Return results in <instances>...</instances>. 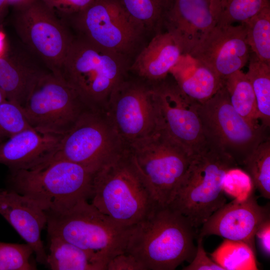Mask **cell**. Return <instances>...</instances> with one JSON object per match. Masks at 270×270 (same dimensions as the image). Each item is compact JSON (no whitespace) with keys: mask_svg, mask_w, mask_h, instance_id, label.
<instances>
[{"mask_svg":"<svg viewBox=\"0 0 270 270\" xmlns=\"http://www.w3.org/2000/svg\"><path fill=\"white\" fill-rule=\"evenodd\" d=\"M198 234L188 219L170 205L158 206L132 227L126 252L146 270H174L193 259Z\"/></svg>","mask_w":270,"mask_h":270,"instance_id":"6da1fadb","label":"cell"},{"mask_svg":"<svg viewBox=\"0 0 270 270\" xmlns=\"http://www.w3.org/2000/svg\"><path fill=\"white\" fill-rule=\"evenodd\" d=\"M90 199L102 213L128 228L144 220L159 206L128 146L94 174Z\"/></svg>","mask_w":270,"mask_h":270,"instance_id":"7a4b0ae2","label":"cell"},{"mask_svg":"<svg viewBox=\"0 0 270 270\" xmlns=\"http://www.w3.org/2000/svg\"><path fill=\"white\" fill-rule=\"evenodd\" d=\"M126 72L122 54L82 37L72 39L57 75L74 90L88 108L104 111L110 95L124 80Z\"/></svg>","mask_w":270,"mask_h":270,"instance_id":"3957f363","label":"cell"},{"mask_svg":"<svg viewBox=\"0 0 270 270\" xmlns=\"http://www.w3.org/2000/svg\"><path fill=\"white\" fill-rule=\"evenodd\" d=\"M94 173L76 162L53 160L32 170L10 172L6 189L22 194L46 212H61L90 198Z\"/></svg>","mask_w":270,"mask_h":270,"instance_id":"277c9868","label":"cell"},{"mask_svg":"<svg viewBox=\"0 0 270 270\" xmlns=\"http://www.w3.org/2000/svg\"><path fill=\"white\" fill-rule=\"evenodd\" d=\"M238 164L228 154L207 141L192 154L187 170L170 206L186 216L197 229L226 202L223 181Z\"/></svg>","mask_w":270,"mask_h":270,"instance_id":"5b68a950","label":"cell"},{"mask_svg":"<svg viewBox=\"0 0 270 270\" xmlns=\"http://www.w3.org/2000/svg\"><path fill=\"white\" fill-rule=\"evenodd\" d=\"M46 214L49 236L59 237L94 254L107 264L126 252L132 227L118 224L87 200H80L64 212Z\"/></svg>","mask_w":270,"mask_h":270,"instance_id":"8992f818","label":"cell"},{"mask_svg":"<svg viewBox=\"0 0 270 270\" xmlns=\"http://www.w3.org/2000/svg\"><path fill=\"white\" fill-rule=\"evenodd\" d=\"M128 146L158 205H170L192 155L160 126Z\"/></svg>","mask_w":270,"mask_h":270,"instance_id":"52a82bcc","label":"cell"},{"mask_svg":"<svg viewBox=\"0 0 270 270\" xmlns=\"http://www.w3.org/2000/svg\"><path fill=\"white\" fill-rule=\"evenodd\" d=\"M197 111L206 141L230 155L238 164L269 138L268 128L253 124L240 115L230 104L224 84L208 100L198 104Z\"/></svg>","mask_w":270,"mask_h":270,"instance_id":"ba28073f","label":"cell"},{"mask_svg":"<svg viewBox=\"0 0 270 270\" xmlns=\"http://www.w3.org/2000/svg\"><path fill=\"white\" fill-rule=\"evenodd\" d=\"M127 147L104 112L88 108L63 136L50 161H70L94 174L116 159Z\"/></svg>","mask_w":270,"mask_h":270,"instance_id":"9c48e42d","label":"cell"},{"mask_svg":"<svg viewBox=\"0 0 270 270\" xmlns=\"http://www.w3.org/2000/svg\"><path fill=\"white\" fill-rule=\"evenodd\" d=\"M22 108L35 130L62 136L88 109L74 90L50 71L38 78Z\"/></svg>","mask_w":270,"mask_h":270,"instance_id":"30bf717a","label":"cell"},{"mask_svg":"<svg viewBox=\"0 0 270 270\" xmlns=\"http://www.w3.org/2000/svg\"><path fill=\"white\" fill-rule=\"evenodd\" d=\"M15 10L18 35L57 75L73 39L63 22L41 0H32Z\"/></svg>","mask_w":270,"mask_h":270,"instance_id":"8fae6325","label":"cell"},{"mask_svg":"<svg viewBox=\"0 0 270 270\" xmlns=\"http://www.w3.org/2000/svg\"><path fill=\"white\" fill-rule=\"evenodd\" d=\"M104 112L127 146L158 127L152 87L139 83L123 80L110 95Z\"/></svg>","mask_w":270,"mask_h":270,"instance_id":"7c38bea8","label":"cell"},{"mask_svg":"<svg viewBox=\"0 0 270 270\" xmlns=\"http://www.w3.org/2000/svg\"><path fill=\"white\" fill-rule=\"evenodd\" d=\"M76 24L84 38L122 54L131 50L143 30L119 0H94L76 14Z\"/></svg>","mask_w":270,"mask_h":270,"instance_id":"4fadbf2b","label":"cell"},{"mask_svg":"<svg viewBox=\"0 0 270 270\" xmlns=\"http://www.w3.org/2000/svg\"><path fill=\"white\" fill-rule=\"evenodd\" d=\"M166 78L152 86L158 126L192 155L206 142L198 103L184 95L174 80L170 82Z\"/></svg>","mask_w":270,"mask_h":270,"instance_id":"5bb4252c","label":"cell"},{"mask_svg":"<svg viewBox=\"0 0 270 270\" xmlns=\"http://www.w3.org/2000/svg\"><path fill=\"white\" fill-rule=\"evenodd\" d=\"M251 50L243 23L216 25L188 54L212 69L222 80L241 70Z\"/></svg>","mask_w":270,"mask_h":270,"instance_id":"9a60e30c","label":"cell"},{"mask_svg":"<svg viewBox=\"0 0 270 270\" xmlns=\"http://www.w3.org/2000/svg\"><path fill=\"white\" fill-rule=\"evenodd\" d=\"M254 192L245 198H234L214 212L201 226L198 236L215 235L242 241L255 251L256 233L270 219V211L268 205L258 204Z\"/></svg>","mask_w":270,"mask_h":270,"instance_id":"2e32d148","label":"cell"},{"mask_svg":"<svg viewBox=\"0 0 270 270\" xmlns=\"http://www.w3.org/2000/svg\"><path fill=\"white\" fill-rule=\"evenodd\" d=\"M62 137L34 128L24 130L0 142V164L10 172L40 168L53 158Z\"/></svg>","mask_w":270,"mask_h":270,"instance_id":"e0dca14e","label":"cell"},{"mask_svg":"<svg viewBox=\"0 0 270 270\" xmlns=\"http://www.w3.org/2000/svg\"><path fill=\"white\" fill-rule=\"evenodd\" d=\"M216 25L212 0H174L164 26L188 54Z\"/></svg>","mask_w":270,"mask_h":270,"instance_id":"ac0fdd59","label":"cell"},{"mask_svg":"<svg viewBox=\"0 0 270 270\" xmlns=\"http://www.w3.org/2000/svg\"><path fill=\"white\" fill-rule=\"evenodd\" d=\"M0 214L32 247L36 262L46 265L48 254L41 238V232L46 224L45 212L26 196L2 188Z\"/></svg>","mask_w":270,"mask_h":270,"instance_id":"d6986e66","label":"cell"},{"mask_svg":"<svg viewBox=\"0 0 270 270\" xmlns=\"http://www.w3.org/2000/svg\"><path fill=\"white\" fill-rule=\"evenodd\" d=\"M182 54L181 48L174 36L166 31L160 32L138 54L130 70L156 83L166 78Z\"/></svg>","mask_w":270,"mask_h":270,"instance_id":"ffe728a7","label":"cell"},{"mask_svg":"<svg viewBox=\"0 0 270 270\" xmlns=\"http://www.w3.org/2000/svg\"><path fill=\"white\" fill-rule=\"evenodd\" d=\"M170 74L180 90L198 104L210 98L223 84L212 69L188 54H182Z\"/></svg>","mask_w":270,"mask_h":270,"instance_id":"44dd1931","label":"cell"},{"mask_svg":"<svg viewBox=\"0 0 270 270\" xmlns=\"http://www.w3.org/2000/svg\"><path fill=\"white\" fill-rule=\"evenodd\" d=\"M44 72L6 53L0 56V89L7 100L22 107L34 84Z\"/></svg>","mask_w":270,"mask_h":270,"instance_id":"7402d4cb","label":"cell"},{"mask_svg":"<svg viewBox=\"0 0 270 270\" xmlns=\"http://www.w3.org/2000/svg\"><path fill=\"white\" fill-rule=\"evenodd\" d=\"M46 264L52 270H106V261L59 237L50 236Z\"/></svg>","mask_w":270,"mask_h":270,"instance_id":"603a6c76","label":"cell"},{"mask_svg":"<svg viewBox=\"0 0 270 270\" xmlns=\"http://www.w3.org/2000/svg\"><path fill=\"white\" fill-rule=\"evenodd\" d=\"M223 82L236 111L249 122L260 124L255 95L246 74L238 70L224 78Z\"/></svg>","mask_w":270,"mask_h":270,"instance_id":"cb8c5ba5","label":"cell"},{"mask_svg":"<svg viewBox=\"0 0 270 270\" xmlns=\"http://www.w3.org/2000/svg\"><path fill=\"white\" fill-rule=\"evenodd\" d=\"M246 73L255 95L258 116L260 124L270 126V65L261 61L253 53L248 60Z\"/></svg>","mask_w":270,"mask_h":270,"instance_id":"d4e9b609","label":"cell"},{"mask_svg":"<svg viewBox=\"0 0 270 270\" xmlns=\"http://www.w3.org/2000/svg\"><path fill=\"white\" fill-rule=\"evenodd\" d=\"M224 270H256L255 251L246 243L224 239L211 254Z\"/></svg>","mask_w":270,"mask_h":270,"instance_id":"484cf974","label":"cell"},{"mask_svg":"<svg viewBox=\"0 0 270 270\" xmlns=\"http://www.w3.org/2000/svg\"><path fill=\"white\" fill-rule=\"evenodd\" d=\"M128 15L143 29L164 25L174 0H119Z\"/></svg>","mask_w":270,"mask_h":270,"instance_id":"4316f807","label":"cell"},{"mask_svg":"<svg viewBox=\"0 0 270 270\" xmlns=\"http://www.w3.org/2000/svg\"><path fill=\"white\" fill-rule=\"evenodd\" d=\"M216 25L244 23L270 6L268 0H212Z\"/></svg>","mask_w":270,"mask_h":270,"instance_id":"83f0119b","label":"cell"},{"mask_svg":"<svg viewBox=\"0 0 270 270\" xmlns=\"http://www.w3.org/2000/svg\"><path fill=\"white\" fill-rule=\"evenodd\" d=\"M243 24L251 52L260 60L270 65V6Z\"/></svg>","mask_w":270,"mask_h":270,"instance_id":"f1b7e54d","label":"cell"},{"mask_svg":"<svg viewBox=\"0 0 270 270\" xmlns=\"http://www.w3.org/2000/svg\"><path fill=\"white\" fill-rule=\"evenodd\" d=\"M242 166L250 176L255 189L270 198V140L261 142L246 158Z\"/></svg>","mask_w":270,"mask_h":270,"instance_id":"f546056e","label":"cell"},{"mask_svg":"<svg viewBox=\"0 0 270 270\" xmlns=\"http://www.w3.org/2000/svg\"><path fill=\"white\" fill-rule=\"evenodd\" d=\"M30 128H33L20 105L7 100L0 103V142Z\"/></svg>","mask_w":270,"mask_h":270,"instance_id":"4dcf8cb0","label":"cell"},{"mask_svg":"<svg viewBox=\"0 0 270 270\" xmlns=\"http://www.w3.org/2000/svg\"><path fill=\"white\" fill-rule=\"evenodd\" d=\"M34 253L28 243L12 244L0 242V270H34L36 266L30 262Z\"/></svg>","mask_w":270,"mask_h":270,"instance_id":"1f68e13d","label":"cell"},{"mask_svg":"<svg viewBox=\"0 0 270 270\" xmlns=\"http://www.w3.org/2000/svg\"><path fill=\"white\" fill-rule=\"evenodd\" d=\"M223 190L225 194L241 199L249 196L255 188L248 174L237 166L226 172L223 181Z\"/></svg>","mask_w":270,"mask_h":270,"instance_id":"d6a6232c","label":"cell"},{"mask_svg":"<svg viewBox=\"0 0 270 270\" xmlns=\"http://www.w3.org/2000/svg\"><path fill=\"white\" fill-rule=\"evenodd\" d=\"M60 19L77 14L88 6L94 0H41Z\"/></svg>","mask_w":270,"mask_h":270,"instance_id":"836d02e7","label":"cell"},{"mask_svg":"<svg viewBox=\"0 0 270 270\" xmlns=\"http://www.w3.org/2000/svg\"><path fill=\"white\" fill-rule=\"evenodd\" d=\"M203 238L197 236L196 250L195 255L189 264L184 267L182 270H224L222 267L207 256L203 245Z\"/></svg>","mask_w":270,"mask_h":270,"instance_id":"e575fe53","label":"cell"},{"mask_svg":"<svg viewBox=\"0 0 270 270\" xmlns=\"http://www.w3.org/2000/svg\"><path fill=\"white\" fill-rule=\"evenodd\" d=\"M106 270H146L144 266L133 255L124 252L111 258Z\"/></svg>","mask_w":270,"mask_h":270,"instance_id":"d590c367","label":"cell"},{"mask_svg":"<svg viewBox=\"0 0 270 270\" xmlns=\"http://www.w3.org/2000/svg\"><path fill=\"white\" fill-rule=\"evenodd\" d=\"M256 236L263 252L268 256L270 254V219L266 221L258 230Z\"/></svg>","mask_w":270,"mask_h":270,"instance_id":"8d00e7d4","label":"cell"},{"mask_svg":"<svg viewBox=\"0 0 270 270\" xmlns=\"http://www.w3.org/2000/svg\"><path fill=\"white\" fill-rule=\"evenodd\" d=\"M8 6V0H0V24L6 14Z\"/></svg>","mask_w":270,"mask_h":270,"instance_id":"74e56055","label":"cell"},{"mask_svg":"<svg viewBox=\"0 0 270 270\" xmlns=\"http://www.w3.org/2000/svg\"><path fill=\"white\" fill-rule=\"evenodd\" d=\"M6 42L4 34L0 30V56L6 53Z\"/></svg>","mask_w":270,"mask_h":270,"instance_id":"f35d334b","label":"cell"},{"mask_svg":"<svg viewBox=\"0 0 270 270\" xmlns=\"http://www.w3.org/2000/svg\"><path fill=\"white\" fill-rule=\"evenodd\" d=\"M32 0H8L9 6H12L14 8H18L28 3Z\"/></svg>","mask_w":270,"mask_h":270,"instance_id":"ab89813d","label":"cell"},{"mask_svg":"<svg viewBox=\"0 0 270 270\" xmlns=\"http://www.w3.org/2000/svg\"><path fill=\"white\" fill-rule=\"evenodd\" d=\"M6 100L5 94L0 89V103Z\"/></svg>","mask_w":270,"mask_h":270,"instance_id":"60d3db41","label":"cell"}]
</instances>
